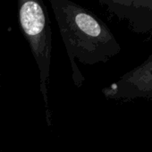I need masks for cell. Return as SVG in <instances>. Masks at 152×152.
I'll list each match as a JSON object with an SVG mask.
<instances>
[{"label":"cell","instance_id":"6da1fadb","mask_svg":"<svg viewBox=\"0 0 152 152\" xmlns=\"http://www.w3.org/2000/svg\"><path fill=\"white\" fill-rule=\"evenodd\" d=\"M53 13L69 56L72 80L81 87L84 77L75 59L93 64L110 51L113 36L105 23L91 11L70 0H50Z\"/></svg>","mask_w":152,"mask_h":152},{"label":"cell","instance_id":"7a4b0ae2","mask_svg":"<svg viewBox=\"0 0 152 152\" xmlns=\"http://www.w3.org/2000/svg\"><path fill=\"white\" fill-rule=\"evenodd\" d=\"M18 17L22 32L30 45L39 71L40 91L44 100L46 121L48 126H51L48 86L52 55V31L43 0H18Z\"/></svg>","mask_w":152,"mask_h":152},{"label":"cell","instance_id":"3957f363","mask_svg":"<svg viewBox=\"0 0 152 152\" xmlns=\"http://www.w3.org/2000/svg\"><path fill=\"white\" fill-rule=\"evenodd\" d=\"M145 0H99L102 5L107 6V7L115 12H117L120 8H125L129 7H135L137 4L141 5Z\"/></svg>","mask_w":152,"mask_h":152}]
</instances>
